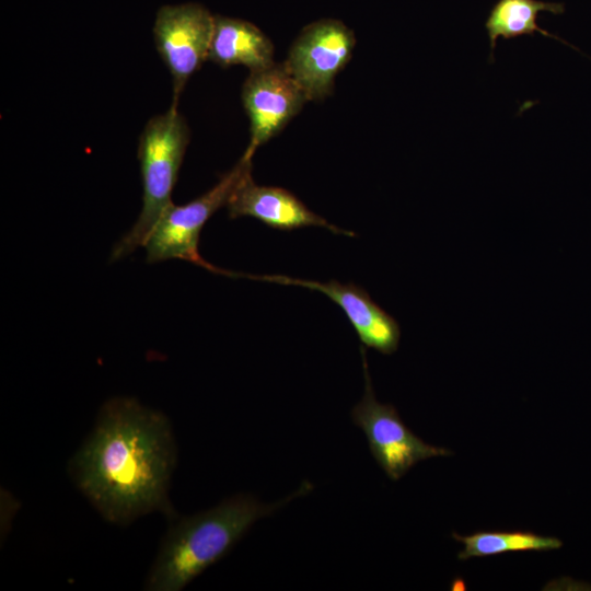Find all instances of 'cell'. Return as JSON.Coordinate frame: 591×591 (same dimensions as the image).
Returning a JSON list of instances; mask_svg holds the SVG:
<instances>
[{"label":"cell","mask_w":591,"mask_h":591,"mask_svg":"<svg viewBox=\"0 0 591 591\" xmlns=\"http://www.w3.org/2000/svg\"><path fill=\"white\" fill-rule=\"evenodd\" d=\"M312 488L304 480L288 497L271 503H264L251 494H236L208 510L177 518L161 542L143 589L183 590L224 557L256 521L305 496Z\"/></svg>","instance_id":"obj_2"},{"label":"cell","mask_w":591,"mask_h":591,"mask_svg":"<svg viewBox=\"0 0 591 591\" xmlns=\"http://www.w3.org/2000/svg\"><path fill=\"white\" fill-rule=\"evenodd\" d=\"M213 24L215 15L199 3L166 4L158 10L153 39L172 77L171 106L177 107L186 83L208 59Z\"/></svg>","instance_id":"obj_6"},{"label":"cell","mask_w":591,"mask_h":591,"mask_svg":"<svg viewBox=\"0 0 591 591\" xmlns=\"http://www.w3.org/2000/svg\"><path fill=\"white\" fill-rule=\"evenodd\" d=\"M170 419L138 399L115 396L100 408L92 431L69 462V473L107 521L128 525L161 512L176 520L169 488L176 466Z\"/></svg>","instance_id":"obj_1"},{"label":"cell","mask_w":591,"mask_h":591,"mask_svg":"<svg viewBox=\"0 0 591 591\" xmlns=\"http://www.w3.org/2000/svg\"><path fill=\"white\" fill-rule=\"evenodd\" d=\"M355 45V34L347 25L322 19L302 28L283 65L309 101H323L332 94L335 78L349 62Z\"/></svg>","instance_id":"obj_7"},{"label":"cell","mask_w":591,"mask_h":591,"mask_svg":"<svg viewBox=\"0 0 591 591\" xmlns=\"http://www.w3.org/2000/svg\"><path fill=\"white\" fill-rule=\"evenodd\" d=\"M230 218L252 217L266 225L283 231L320 227L335 234L355 236L354 232L337 228L310 210L289 190L256 185L248 175L232 194L228 205Z\"/></svg>","instance_id":"obj_10"},{"label":"cell","mask_w":591,"mask_h":591,"mask_svg":"<svg viewBox=\"0 0 591 591\" xmlns=\"http://www.w3.org/2000/svg\"><path fill=\"white\" fill-rule=\"evenodd\" d=\"M252 174V159L240 161L207 193L176 206L172 204L150 231L143 246L148 263L179 258L207 270L221 274L220 268L207 263L198 252L201 229L209 218L227 206L240 184Z\"/></svg>","instance_id":"obj_4"},{"label":"cell","mask_w":591,"mask_h":591,"mask_svg":"<svg viewBox=\"0 0 591 591\" xmlns=\"http://www.w3.org/2000/svg\"><path fill=\"white\" fill-rule=\"evenodd\" d=\"M189 138V128L177 107L171 106L146 124L138 144L142 209L134 227L113 247L111 260L143 246L161 215L173 204L172 192Z\"/></svg>","instance_id":"obj_3"},{"label":"cell","mask_w":591,"mask_h":591,"mask_svg":"<svg viewBox=\"0 0 591 591\" xmlns=\"http://www.w3.org/2000/svg\"><path fill=\"white\" fill-rule=\"evenodd\" d=\"M564 11V3L558 2H545L541 0H498L491 8L485 23L490 42V63L494 62V49L499 37L511 39L523 35H533L535 32L559 40L578 50V48L570 45L568 42L548 33L537 24V15L541 12L561 14Z\"/></svg>","instance_id":"obj_12"},{"label":"cell","mask_w":591,"mask_h":591,"mask_svg":"<svg viewBox=\"0 0 591 591\" xmlns=\"http://www.w3.org/2000/svg\"><path fill=\"white\" fill-rule=\"evenodd\" d=\"M360 355L364 392L350 416L352 422L363 431L373 459L387 477L396 482L421 461L451 455L450 450L428 444L416 436L404 424L394 405L376 399L364 347L360 348Z\"/></svg>","instance_id":"obj_5"},{"label":"cell","mask_w":591,"mask_h":591,"mask_svg":"<svg viewBox=\"0 0 591 591\" xmlns=\"http://www.w3.org/2000/svg\"><path fill=\"white\" fill-rule=\"evenodd\" d=\"M465 584L462 578H455L451 584V590H464Z\"/></svg>","instance_id":"obj_14"},{"label":"cell","mask_w":591,"mask_h":591,"mask_svg":"<svg viewBox=\"0 0 591 591\" xmlns=\"http://www.w3.org/2000/svg\"><path fill=\"white\" fill-rule=\"evenodd\" d=\"M242 103L250 120V142L244 157L278 135L309 101L282 63L250 72L242 85Z\"/></svg>","instance_id":"obj_8"},{"label":"cell","mask_w":591,"mask_h":591,"mask_svg":"<svg viewBox=\"0 0 591 591\" xmlns=\"http://www.w3.org/2000/svg\"><path fill=\"white\" fill-rule=\"evenodd\" d=\"M209 60L222 68L244 66L250 72L271 67L274 45L253 23L223 15H215Z\"/></svg>","instance_id":"obj_11"},{"label":"cell","mask_w":591,"mask_h":591,"mask_svg":"<svg viewBox=\"0 0 591 591\" xmlns=\"http://www.w3.org/2000/svg\"><path fill=\"white\" fill-rule=\"evenodd\" d=\"M452 537L463 544L460 560L483 558L513 552H547L563 546L555 536H544L531 531H478L470 535L452 533Z\"/></svg>","instance_id":"obj_13"},{"label":"cell","mask_w":591,"mask_h":591,"mask_svg":"<svg viewBox=\"0 0 591 591\" xmlns=\"http://www.w3.org/2000/svg\"><path fill=\"white\" fill-rule=\"evenodd\" d=\"M234 277L298 286L322 292L344 311L364 347L373 348L383 355H392L398 348L401 327L397 321L359 286L336 280L322 282L283 275L257 276L235 273Z\"/></svg>","instance_id":"obj_9"}]
</instances>
